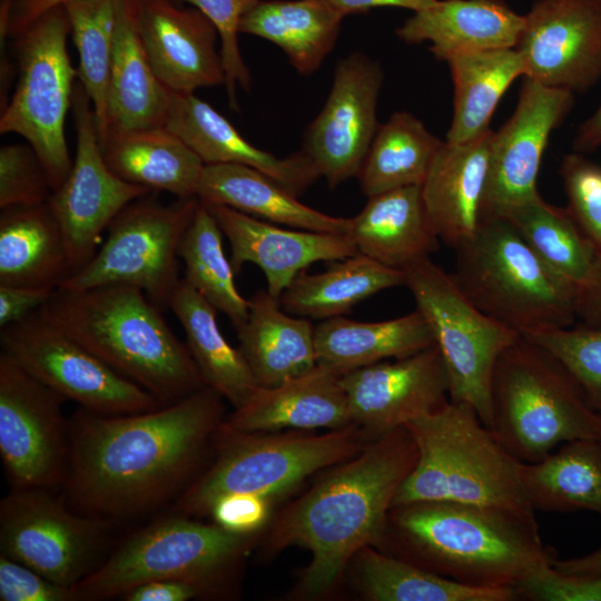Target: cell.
Listing matches in <instances>:
<instances>
[{"mask_svg": "<svg viewBox=\"0 0 601 601\" xmlns=\"http://www.w3.org/2000/svg\"><path fill=\"white\" fill-rule=\"evenodd\" d=\"M55 290L0 285V328L19 323L39 311Z\"/></svg>", "mask_w": 601, "mask_h": 601, "instance_id": "51", "label": "cell"}, {"mask_svg": "<svg viewBox=\"0 0 601 601\" xmlns=\"http://www.w3.org/2000/svg\"><path fill=\"white\" fill-rule=\"evenodd\" d=\"M70 275L65 237L48 203L1 209L0 285L55 290Z\"/></svg>", "mask_w": 601, "mask_h": 601, "instance_id": "33", "label": "cell"}, {"mask_svg": "<svg viewBox=\"0 0 601 601\" xmlns=\"http://www.w3.org/2000/svg\"><path fill=\"white\" fill-rule=\"evenodd\" d=\"M354 425L341 375L316 365L277 386H258L248 401L224 418L228 433H269L285 428L338 430Z\"/></svg>", "mask_w": 601, "mask_h": 601, "instance_id": "25", "label": "cell"}, {"mask_svg": "<svg viewBox=\"0 0 601 601\" xmlns=\"http://www.w3.org/2000/svg\"><path fill=\"white\" fill-rule=\"evenodd\" d=\"M339 12L344 18L366 13L375 8L395 7L422 11L434 6L439 0H322Z\"/></svg>", "mask_w": 601, "mask_h": 601, "instance_id": "54", "label": "cell"}, {"mask_svg": "<svg viewBox=\"0 0 601 601\" xmlns=\"http://www.w3.org/2000/svg\"><path fill=\"white\" fill-rule=\"evenodd\" d=\"M524 24V14L503 0H439L413 12L396 29L405 43L431 42L433 56L449 57L495 49L515 48Z\"/></svg>", "mask_w": 601, "mask_h": 601, "instance_id": "26", "label": "cell"}, {"mask_svg": "<svg viewBox=\"0 0 601 601\" xmlns=\"http://www.w3.org/2000/svg\"><path fill=\"white\" fill-rule=\"evenodd\" d=\"M248 535L174 512L128 536L75 588L78 601L107 600L155 580H180L204 591L238 561Z\"/></svg>", "mask_w": 601, "mask_h": 601, "instance_id": "9", "label": "cell"}, {"mask_svg": "<svg viewBox=\"0 0 601 601\" xmlns=\"http://www.w3.org/2000/svg\"><path fill=\"white\" fill-rule=\"evenodd\" d=\"M101 149L120 179L178 199L197 198L205 164L166 127L110 132Z\"/></svg>", "mask_w": 601, "mask_h": 601, "instance_id": "32", "label": "cell"}, {"mask_svg": "<svg viewBox=\"0 0 601 601\" xmlns=\"http://www.w3.org/2000/svg\"><path fill=\"white\" fill-rule=\"evenodd\" d=\"M362 589L372 601H513L514 589L463 584L373 546L356 555Z\"/></svg>", "mask_w": 601, "mask_h": 601, "instance_id": "40", "label": "cell"}, {"mask_svg": "<svg viewBox=\"0 0 601 601\" xmlns=\"http://www.w3.org/2000/svg\"><path fill=\"white\" fill-rule=\"evenodd\" d=\"M215 445L213 464L173 503L174 512L209 515L214 503L230 494L269 497L322 469L353 457L365 446L356 425L322 435L218 430Z\"/></svg>", "mask_w": 601, "mask_h": 601, "instance_id": "8", "label": "cell"}, {"mask_svg": "<svg viewBox=\"0 0 601 601\" xmlns=\"http://www.w3.org/2000/svg\"><path fill=\"white\" fill-rule=\"evenodd\" d=\"M343 19L322 0H262L242 18L239 33L276 45L298 73L308 76L332 52Z\"/></svg>", "mask_w": 601, "mask_h": 601, "instance_id": "34", "label": "cell"}, {"mask_svg": "<svg viewBox=\"0 0 601 601\" xmlns=\"http://www.w3.org/2000/svg\"><path fill=\"white\" fill-rule=\"evenodd\" d=\"M1 601H78L73 589L0 553Z\"/></svg>", "mask_w": 601, "mask_h": 601, "instance_id": "49", "label": "cell"}, {"mask_svg": "<svg viewBox=\"0 0 601 601\" xmlns=\"http://www.w3.org/2000/svg\"><path fill=\"white\" fill-rule=\"evenodd\" d=\"M223 236L207 205L199 200L181 237L178 256L184 262L187 283L237 329L247 319L249 302L236 287L235 272L224 253Z\"/></svg>", "mask_w": 601, "mask_h": 601, "instance_id": "42", "label": "cell"}, {"mask_svg": "<svg viewBox=\"0 0 601 601\" xmlns=\"http://www.w3.org/2000/svg\"><path fill=\"white\" fill-rule=\"evenodd\" d=\"M516 591L519 599L533 601H601V573L565 574L551 564L532 574Z\"/></svg>", "mask_w": 601, "mask_h": 601, "instance_id": "48", "label": "cell"}, {"mask_svg": "<svg viewBox=\"0 0 601 601\" xmlns=\"http://www.w3.org/2000/svg\"><path fill=\"white\" fill-rule=\"evenodd\" d=\"M201 11L216 27L225 70V87L229 106L238 110L237 88L249 90L250 72L238 45L239 23L244 14L262 0H174Z\"/></svg>", "mask_w": 601, "mask_h": 601, "instance_id": "45", "label": "cell"}, {"mask_svg": "<svg viewBox=\"0 0 601 601\" xmlns=\"http://www.w3.org/2000/svg\"><path fill=\"white\" fill-rule=\"evenodd\" d=\"M515 49L524 78L585 93L601 80V0H536Z\"/></svg>", "mask_w": 601, "mask_h": 601, "instance_id": "18", "label": "cell"}, {"mask_svg": "<svg viewBox=\"0 0 601 601\" xmlns=\"http://www.w3.org/2000/svg\"><path fill=\"white\" fill-rule=\"evenodd\" d=\"M118 0H72L63 4L79 55L78 78L95 112L100 145L108 137L107 98Z\"/></svg>", "mask_w": 601, "mask_h": 601, "instance_id": "43", "label": "cell"}, {"mask_svg": "<svg viewBox=\"0 0 601 601\" xmlns=\"http://www.w3.org/2000/svg\"><path fill=\"white\" fill-rule=\"evenodd\" d=\"M433 345L431 328L417 308L381 322L337 316L315 326L317 365L338 375L388 358L405 357Z\"/></svg>", "mask_w": 601, "mask_h": 601, "instance_id": "31", "label": "cell"}, {"mask_svg": "<svg viewBox=\"0 0 601 601\" xmlns=\"http://www.w3.org/2000/svg\"><path fill=\"white\" fill-rule=\"evenodd\" d=\"M443 140L407 111H396L378 126L357 176L362 193L422 186Z\"/></svg>", "mask_w": 601, "mask_h": 601, "instance_id": "39", "label": "cell"}, {"mask_svg": "<svg viewBox=\"0 0 601 601\" xmlns=\"http://www.w3.org/2000/svg\"><path fill=\"white\" fill-rule=\"evenodd\" d=\"M577 319L601 327V258H598L590 277L578 289Z\"/></svg>", "mask_w": 601, "mask_h": 601, "instance_id": "53", "label": "cell"}, {"mask_svg": "<svg viewBox=\"0 0 601 601\" xmlns=\"http://www.w3.org/2000/svg\"><path fill=\"white\" fill-rule=\"evenodd\" d=\"M572 147L574 151L584 155L601 149V104L589 118L579 125Z\"/></svg>", "mask_w": 601, "mask_h": 601, "instance_id": "56", "label": "cell"}, {"mask_svg": "<svg viewBox=\"0 0 601 601\" xmlns=\"http://www.w3.org/2000/svg\"><path fill=\"white\" fill-rule=\"evenodd\" d=\"M519 482L534 511H591L601 516V441L561 444L536 462H520Z\"/></svg>", "mask_w": 601, "mask_h": 601, "instance_id": "36", "label": "cell"}, {"mask_svg": "<svg viewBox=\"0 0 601 601\" xmlns=\"http://www.w3.org/2000/svg\"><path fill=\"white\" fill-rule=\"evenodd\" d=\"M53 489L11 487L0 501V550L73 589L97 565L108 521L71 509Z\"/></svg>", "mask_w": 601, "mask_h": 601, "instance_id": "13", "label": "cell"}, {"mask_svg": "<svg viewBox=\"0 0 601 601\" xmlns=\"http://www.w3.org/2000/svg\"><path fill=\"white\" fill-rule=\"evenodd\" d=\"M600 441H601V439H600Z\"/></svg>", "mask_w": 601, "mask_h": 601, "instance_id": "58", "label": "cell"}, {"mask_svg": "<svg viewBox=\"0 0 601 601\" xmlns=\"http://www.w3.org/2000/svg\"><path fill=\"white\" fill-rule=\"evenodd\" d=\"M383 83L378 61L355 51L341 59L319 114L304 134L302 151L331 188L357 177L378 124Z\"/></svg>", "mask_w": 601, "mask_h": 601, "instance_id": "17", "label": "cell"}, {"mask_svg": "<svg viewBox=\"0 0 601 601\" xmlns=\"http://www.w3.org/2000/svg\"><path fill=\"white\" fill-rule=\"evenodd\" d=\"M245 323L237 328L239 351L262 387L303 375L316 365L315 326L287 313L267 289L256 290Z\"/></svg>", "mask_w": 601, "mask_h": 601, "instance_id": "29", "label": "cell"}, {"mask_svg": "<svg viewBox=\"0 0 601 601\" xmlns=\"http://www.w3.org/2000/svg\"><path fill=\"white\" fill-rule=\"evenodd\" d=\"M454 250L455 283L496 322L521 335L575 323L579 287L551 268L506 218H484Z\"/></svg>", "mask_w": 601, "mask_h": 601, "instance_id": "7", "label": "cell"}, {"mask_svg": "<svg viewBox=\"0 0 601 601\" xmlns=\"http://www.w3.org/2000/svg\"><path fill=\"white\" fill-rule=\"evenodd\" d=\"M454 88L453 116L446 141L461 144L490 130L492 116L512 82L525 75L515 48L465 52L449 57Z\"/></svg>", "mask_w": 601, "mask_h": 601, "instance_id": "38", "label": "cell"}, {"mask_svg": "<svg viewBox=\"0 0 601 601\" xmlns=\"http://www.w3.org/2000/svg\"><path fill=\"white\" fill-rule=\"evenodd\" d=\"M66 400L0 354V457L11 487L56 489L66 479Z\"/></svg>", "mask_w": 601, "mask_h": 601, "instance_id": "15", "label": "cell"}, {"mask_svg": "<svg viewBox=\"0 0 601 601\" xmlns=\"http://www.w3.org/2000/svg\"><path fill=\"white\" fill-rule=\"evenodd\" d=\"M72 0H17L10 23V36L16 37L45 12Z\"/></svg>", "mask_w": 601, "mask_h": 601, "instance_id": "55", "label": "cell"}, {"mask_svg": "<svg viewBox=\"0 0 601 601\" xmlns=\"http://www.w3.org/2000/svg\"><path fill=\"white\" fill-rule=\"evenodd\" d=\"M573 105L571 91L524 79L514 112L492 134L484 218L540 195L536 179L549 138Z\"/></svg>", "mask_w": 601, "mask_h": 601, "instance_id": "19", "label": "cell"}, {"mask_svg": "<svg viewBox=\"0 0 601 601\" xmlns=\"http://www.w3.org/2000/svg\"><path fill=\"white\" fill-rule=\"evenodd\" d=\"M198 201L177 198L162 205L148 195L131 201L111 221L91 259L59 288L128 285L141 289L159 307H168L180 280L178 247Z\"/></svg>", "mask_w": 601, "mask_h": 601, "instance_id": "12", "label": "cell"}, {"mask_svg": "<svg viewBox=\"0 0 601 601\" xmlns=\"http://www.w3.org/2000/svg\"><path fill=\"white\" fill-rule=\"evenodd\" d=\"M501 217L560 275L578 287L588 280L598 255L566 207L551 205L538 195Z\"/></svg>", "mask_w": 601, "mask_h": 601, "instance_id": "41", "label": "cell"}, {"mask_svg": "<svg viewBox=\"0 0 601 601\" xmlns=\"http://www.w3.org/2000/svg\"><path fill=\"white\" fill-rule=\"evenodd\" d=\"M405 427L418 454L393 506L455 502L535 512L519 482L521 461L502 445L472 405L449 400Z\"/></svg>", "mask_w": 601, "mask_h": 601, "instance_id": "5", "label": "cell"}, {"mask_svg": "<svg viewBox=\"0 0 601 601\" xmlns=\"http://www.w3.org/2000/svg\"><path fill=\"white\" fill-rule=\"evenodd\" d=\"M552 354L575 378L601 415V327L582 323L522 335Z\"/></svg>", "mask_w": 601, "mask_h": 601, "instance_id": "44", "label": "cell"}, {"mask_svg": "<svg viewBox=\"0 0 601 601\" xmlns=\"http://www.w3.org/2000/svg\"><path fill=\"white\" fill-rule=\"evenodd\" d=\"M204 590L180 580H155L137 585L121 595L125 601H188Z\"/></svg>", "mask_w": 601, "mask_h": 601, "instance_id": "52", "label": "cell"}, {"mask_svg": "<svg viewBox=\"0 0 601 601\" xmlns=\"http://www.w3.org/2000/svg\"><path fill=\"white\" fill-rule=\"evenodd\" d=\"M405 284L402 269L385 266L359 253L335 260L321 273H299L279 297L289 314L309 319L343 316L358 303Z\"/></svg>", "mask_w": 601, "mask_h": 601, "instance_id": "37", "label": "cell"}, {"mask_svg": "<svg viewBox=\"0 0 601 601\" xmlns=\"http://www.w3.org/2000/svg\"><path fill=\"white\" fill-rule=\"evenodd\" d=\"M206 205L229 242L235 274L245 264H255L265 275L267 292L278 299L313 263L358 253L348 235L285 228L224 205Z\"/></svg>", "mask_w": 601, "mask_h": 601, "instance_id": "21", "label": "cell"}, {"mask_svg": "<svg viewBox=\"0 0 601 601\" xmlns=\"http://www.w3.org/2000/svg\"><path fill=\"white\" fill-rule=\"evenodd\" d=\"M69 33L66 9L59 6L14 37L18 81L0 117V132L17 134L27 140L41 160L53 191L72 167L65 121L78 69L68 53Z\"/></svg>", "mask_w": 601, "mask_h": 601, "instance_id": "10", "label": "cell"}, {"mask_svg": "<svg viewBox=\"0 0 601 601\" xmlns=\"http://www.w3.org/2000/svg\"><path fill=\"white\" fill-rule=\"evenodd\" d=\"M1 352L66 401L87 411L121 415L161 406L87 347L37 313L0 328Z\"/></svg>", "mask_w": 601, "mask_h": 601, "instance_id": "14", "label": "cell"}, {"mask_svg": "<svg viewBox=\"0 0 601 601\" xmlns=\"http://www.w3.org/2000/svg\"><path fill=\"white\" fill-rule=\"evenodd\" d=\"M347 235L359 254L402 270L430 257L440 242L425 208L422 186L368 197L364 208L349 218Z\"/></svg>", "mask_w": 601, "mask_h": 601, "instance_id": "28", "label": "cell"}, {"mask_svg": "<svg viewBox=\"0 0 601 601\" xmlns=\"http://www.w3.org/2000/svg\"><path fill=\"white\" fill-rule=\"evenodd\" d=\"M52 193L48 174L29 144H10L1 147V209L46 204Z\"/></svg>", "mask_w": 601, "mask_h": 601, "instance_id": "47", "label": "cell"}, {"mask_svg": "<svg viewBox=\"0 0 601 601\" xmlns=\"http://www.w3.org/2000/svg\"><path fill=\"white\" fill-rule=\"evenodd\" d=\"M417 454L405 426L374 437L279 515L267 545L311 551L300 581L304 593H325L362 549L384 543L394 497Z\"/></svg>", "mask_w": 601, "mask_h": 601, "instance_id": "2", "label": "cell"}, {"mask_svg": "<svg viewBox=\"0 0 601 601\" xmlns=\"http://www.w3.org/2000/svg\"><path fill=\"white\" fill-rule=\"evenodd\" d=\"M553 568L559 572L574 575H589L601 573V545L588 554L559 560L553 562Z\"/></svg>", "mask_w": 601, "mask_h": 601, "instance_id": "57", "label": "cell"}, {"mask_svg": "<svg viewBox=\"0 0 601 601\" xmlns=\"http://www.w3.org/2000/svg\"><path fill=\"white\" fill-rule=\"evenodd\" d=\"M405 286L426 319L449 377V398L465 402L491 427V382L500 355L520 336L480 311L452 274L430 257L403 269Z\"/></svg>", "mask_w": 601, "mask_h": 601, "instance_id": "11", "label": "cell"}, {"mask_svg": "<svg viewBox=\"0 0 601 601\" xmlns=\"http://www.w3.org/2000/svg\"><path fill=\"white\" fill-rule=\"evenodd\" d=\"M205 165L238 164L255 168L299 197L321 178L300 150L277 157L252 145L220 112L194 92H171L165 126Z\"/></svg>", "mask_w": 601, "mask_h": 601, "instance_id": "23", "label": "cell"}, {"mask_svg": "<svg viewBox=\"0 0 601 601\" xmlns=\"http://www.w3.org/2000/svg\"><path fill=\"white\" fill-rule=\"evenodd\" d=\"M160 309L137 287L106 285L57 288L36 313L168 405L206 385Z\"/></svg>", "mask_w": 601, "mask_h": 601, "instance_id": "4", "label": "cell"}, {"mask_svg": "<svg viewBox=\"0 0 601 601\" xmlns=\"http://www.w3.org/2000/svg\"><path fill=\"white\" fill-rule=\"evenodd\" d=\"M268 514V497L256 494L223 496L214 503L209 512L217 525L229 532L248 536L265 524Z\"/></svg>", "mask_w": 601, "mask_h": 601, "instance_id": "50", "label": "cell"}, {"mask_svg": "<svg viewBox=\"0 0 601 601\" xmlns=\"http://www.w3.org/2000/svg\"><path fill=\"white\" fill-rule=\"evenodd\" d=\"M76 157L63 184L48 204L67 246L71 274L83 267L102 244V234L131 201L149 188L127 183L107 166L91 101L78 81L72 93Z\"/></svg>", "mask_w": 601, "mask_h": 601, "instance_id": "16", "label": "cell"}, {"mask_svg": "<svg viewBox=\"0 0 601 601\" xmlns=\"http://www.w3.org/2000/svg\"><path fill=\"white\" fill-rule=\"evenodd\" d=\"M221 396L204 387L157 408L121 415L78 407L62 496L75 511L110 522L169 503L196 479L223 422Z\"/></svg>", "mask_w": 601, "mask_h": 601, "instance_id": "1", "label": "cell"}, {"mask_svg": "<svg viewBox=\"0 0 601 601\" xmlns=\"http://www.w3.org/2000/svg\"><path fill=\"white\" fill-rule=\"evenodd\" d=\"M197 198L280 226L341 235L348 233L349 218L327 215L302 204L298 197L249 166L205 165Z\"/></svg>", "mask_w": 601, "mask_h": 601, "instance_id": "30", "label": "cell"}, {"mask_svg": "<svg viewBox=\"0 0 601 601\" xmlns=\"http://www.w3.org/2000/svg\"><path fill=\"white\" fill-rule=\"evenodd\" d=\"M140 0H118L108 83L109 132L164 127L171 91L154 71L139 31Z\"/></svg>", "mask_w": 601, "mask_h": 601, "instance_id": "27", "label": "cell"}, {"mask_svg": "<svg viewBox=\"0 0 601 601\" xmlns=\"http://www.w3.org/2000/svg\"><path fill=\"white\" fill-rule=\"evenodd\" d=\"M398 558L453 581L516 589L553 564L533 511L455 502L392 506L384 542ZM518 592V591H516Z\"/></svg>", "mask_w": 601, "mask_h": 601, "instance_id": "3", "label": "cell"}, {"mask_svg": "<svg viewBox=\"0 0 601 601\" xmlns=\"http://www.w3.org/2000/svg\"><path fill=\"white\" fill-rule=\"evenodd\" d=\"M353 424L377 437L436 411L449 398V377L435 345L341 375Z\"/></svg>", "mask_w": 601, "mask_h": 601, "instance_id": "20", "label": "cell"}, {"mask_svg": "<svg viewBox=\"0 0 601 601\" xmlns=\"http://www.w3.org/2000/svg\"><path fill=\"white\" fill-rule=\"evenodd\" d=\"M171 309L186 335V345L207 387L229 401L245 404L258 387L239 348L233 347L217 324V309L183 277L174 289Z\"/></svg>", "mask_w": 601, "mask_h": 601, "instance_id": "35", "label": "cell"}, {"mask_svg": "<svg viewBox=\"0 0 601 601\" xmlns=\"http://www.w3.org/2000/svg\"><path fill=\"white\" fill-rule=\"evenodd\" d=\"M139 31L154 71L171 92L225 85L218 31L198 9L140 0Z\"/></svg>", "mask_w": 601, "mask_h": 601, "instance_id": "22", "label": "cell"}, {"mask_svg": "<svg viewBox=\"0 0 601 601\" xmlns=\"http://www.w3.org/2000/svg\"><path fill=\"white\" fill-rule=\"evenodd\" d=\"M559 174L566 208L601 258V166L574 151L563 156Z\"/></svg>", "mask_w": 601, "mask_h": 601, "instance_id": "46", "label": "cell"}, {"mask_svg": "<svg viewBox=\"0 0 601 601\" xmlns=\"http://www.w3.org/2000/svg\"><path fill=\"white\" fill-rule=\"evenodd\" d=\"M491 430L521 462H536L558 445L601 439V415L568 370L520 336L499 357L491 382Z\"/></svg>", "mask_w": 601, "mask_h": 601, "instance_id": "6", "label": "cell"}, {"mask_svg": "<svg viewBox=\"0 0 601 601\" xmlns=\"http://www.w3.org/2000/svg\"><path fill=\"white\" fill-rule=\"evenodd\" d=\"M493 130L471 141H443L422 185L431 224L455 249L470 239L484 219Z\"/></svg>", "mask_w": 601, "mask_h": 601, "instance_id": "24", "label": "cell"}]
</instances>
